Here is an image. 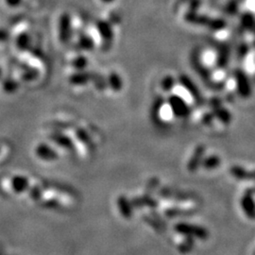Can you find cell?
I'll return each mask as SVG.
<instances>
[{
	"label": "cell",
	"mask_w": 255,
	"mask_h": 255,
	"mask_svg": "<svg viewBox=\"0 0 255 255\" xmlns=\"http://www.w3.org/2000/svg\"></svg>",
	"instance_id": "cell-5"
},
{
	"label": "cell",
	"mask_w": 255,
	"mask_h": 255,
	"mask_svg": "<svg viewBox=\"0 0 255 255\" xmlns=\"http://www.w3.org/2000/svg\"><path fill=\"white\" fill-rule=\"evenodd\" d=\"M241 208L249 218H255V200L252 193H246L241 199Z\"/></svg>",
	"instance_id": "cell-2"
},
{
	"label": "cell",
	"mask_w": 255,
	"mask_h": 255,
	"mask_svg": "<svg viewBox=\"0 0 255 255\" xmlns=\"http://www.w3.org/2000/svg\"><path fill=\"white\" fill-rule=\"evenodd\" d=\"M103 1H105V2H110V1H112V0H103Z\"/></svg>",
	"instance_id": "cell-4"
},
{
	"label": "cell",
	"mask_w": 255,
	"mask_h": 255,
	"mask_svg": "<svg viewBox=\"0 0 255 255\" xmlns=\"http://www.w3.org/2000/svg\"><path fill=\"white\" fill-rule=\"evenodd\" d=\"M235 82H236V88H237L238 94L242 98H249L252 94V88H251L248 77L241 71L236 72Z\"/></svg>",
	"instance_id": "cell-1"
},
{
	"label": "cell",
	"mask_w": 255,
	"mask_h": 255,
	"mask_svg": "<svg viewBox=\"0 0 255 255\" xmlns=\"http://www.w3.org/2000/svg\"><path fill=\"white\" fill-rule=\"evenodd\" d=\"M230 174L236 178H253L255 179V170L247 171L245 168L238 166H234L230 169Z\"/></svg>",
	"instance_id": "cell-3"
}]
</instances>
